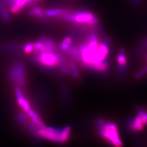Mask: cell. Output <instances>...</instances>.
<instances>
[{"label": "cell", "mask_w": 147, "mask_h": 147, "mask_svg": "<svg viewBox=\"0 0 147 147\" xmlns=\"http://www.w3.org/2000/svg\"><path fill=\"white\" fill-rule=\"evenodd\" d=\"M25 73L22 66L16 65L12 68L11 77L12 80L16 84L22 86L25 83Z\"/></svg>", "instance_id": "cell-7"}, {"label": "cell", "mask_w": 147, "mask_h": 147, "mask_svg": "<svg viewBox=\"0 0 147 147\" xmlns=\"http://www.w3.org/2000/svg\"><path fill=\"white\" fill-rule=\"evenodd\" d=\"M131 2L136 6L140 7L142 4V0H131Z\"/></svg>", "instance_id": "cell-12"}, {"label": "cell", "mask_w": 147, "mask_h": 147, "mask_svg": "<svg viewBox=\"0 0 147 147\" xmlns=\"http://www.w3.org/2000/svg\"><path fill=\"white\" fill-rule=\"evenodd\" d=\"M143 47L144 48V50L146 51L144 53V63L141 69L137 73L136 75L137 78H141L147 74V39L143 42Z\"/></svg>", "instance_id": "cell-8"}, {"label": "cell", "mask_w": 147, "mask_h": 147, "mask_svg": "<svg viewBox=\"0 0 147 147\" xmlns=\"http://www.w3.org/2000/svg\"><path fill=\"white\" fill-rule=\"evenodd\" d=\"M25 52L29 54L33 51V44H27L24 47Z\"/></svg>", "instance_id": "cell-11"}, {"label": "cell", "mask_w": 147, "mask_h": 147, "mask_svg": "<svg viewBox=\"0 0 147 147\" xmlns=\"http://www.w3.org/2000/svg\"><path fill=\"white\" fill-rule=\"evenodd\" d=\"M71 133V129L67 126L62 130H57L52 127H44L38 129L37 134L44 139L50 141L65 143L69 139Z\"/></svg>", "instance_id": "cell-3"}, {"label": "cell", "mask_w": 147, "mask_h": 147, "mask_svg": "<svg viewBox=\"0 0 147 147\" xmlns=\"http://www.w3.org/2000/svg\"><path fill=\"white\" fill-rule=\"evenodd\" d=\"M101 42L96 37L92 36L80 49L76 51L74 50V54L85 65L93 69L97 64L105 62L102 61L100 59L99 48Z\"/></svg>", "instance_id": "cell-1"}, {"label": "cell", "mask_w": 147, "mask_h": 147, "mask_svg": "<svg viewBox=\"0 0 147 147\" xmlns=\"http://www.w3.org/2000/svg\"><path fill=\"white\" fill-rule=\"evenodd\" d=\"M36 60L37 62L46 67H57L61 63V59L54 51H42L37 53Z\"/></svg>", "instance_id": "cell-5"}, {"label": "cell", "mask_w": 147, "mask_h": 147, "mask_svg": "<svg viewBox=\"0 0 147 147\" xmlns=\"http://www.w3.org/2000/svg\"><path fill=\"white\" fill-rule=\"evenodd\" d=\"M16 93L19 105L24 111L26 112L30 117L33 124L38 126L39 127H42L45 126L42 120L40 119L39 116L32 110L28 101L22 95V92L19 88H16Z\"/></svg>", "instance_id": "cell-4"}, {"label": "cell", "mask_w": 147, "mask_h": 147, "mask_svg": "<svg viewBox=\"0 0 147 147\" xmlns=\"http://www.w3.org/2000/svg\"><path fill=\"white\" fill-rule=\"evenodd\" d=\"M71 42H72L71 38L67 37V38H64L61 44V49H62L64 50H68L69 48L71 47Z\"/></svg>", "instance_id": "cell-10"}, {"label": "cell", "mask_w": 147, "mask_h": 147, "mask_svg": "<svg viewBox=\"0 0 147 147\" xmlns=\"http://www.w3.org/2000/svg\"><path fill=\"white\" fill-rule=\"evenodd\" d=\"M117 61L119 68H121L122 71H124V70L126 67L127 61L126 55L123 49H121L120 50L119 53L117 56Z\"/></svg>", "instance_id": "cell-9"}, {"label": "cell", "mask_w": 147, "mask_h": 147, "mask_svg": "<svg viewBox=\"0 0 147 147\" xmlns=\"http://www.w3.org/2000/svg\"><path fill=\"white\" fill-rule=\"evenodd\" d=\"M100 134L106 142L116 147L123 146L118 127L112 122L108 121H100Z\"/></svg>", "instance_id": "cell-2"}, {"label": "cell", "mask_w": 147, "mask_h": 147, "mask_svg": "<svg viewBox=\"0 0 147 147\" xmlns=\"http://www.w3.org/2000/svg\"><path fill=\"white\" fill-rule=\"evenodd\" d=\"M147 126V109H140L129 123V128L133 132L143 130Z\"/></svg>", "instance_id": "cell-6"}]
</instances>
